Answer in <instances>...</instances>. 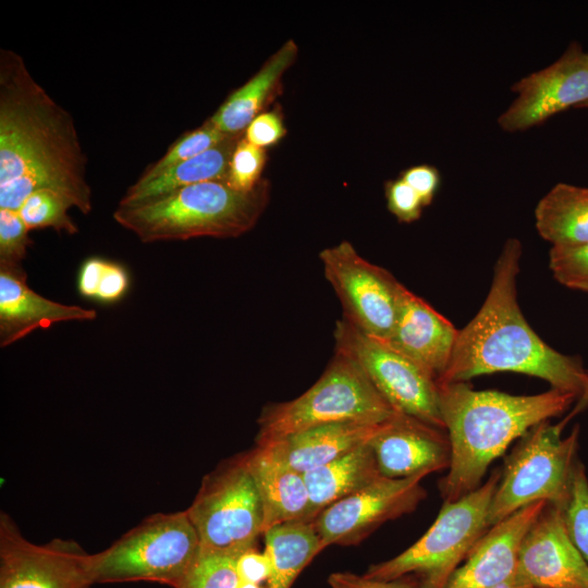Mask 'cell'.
Returning a JSON list of instances; mask_svg holds the SVG:
<instances>
[{"label":"cell","instance_id":"1","mask_svg":"<svg viewBox=\"0 0 588 588\" xmlns=\"http://www.w3.org/2000/svg\"><path fill=\"white\" fill-rule=\"evenodd\" d=\"M87 157L73 117L34 78L21 54L0 49V209L19 211L50 189L93 210Z\"/></svg>","mask_w":588,"mask_h":588},{"label":"cell","instance_id":"2","mask_svg":"<svg viewBox=\"0 0 588 588\" xmlns=\"http://www.w3.org/2000/svg\"><path fill=\"white\" fill-rule=\"evenodd\" d=\"M520 256V242L507 240L488 295L476 316L458 330L450 364L437 382H467L477 376L510 371L540 378L552 389L579 397L588 384V371L577 357L542 341L518 306Z\"/></svg>","mask_w":588,"mask_h":588},{"label":"cell","instance_id":"3","mask_svg":"<svg viewBox=\"0 0 588 588\" xmlns=\"http://www.w3.org/2000/svg\"><path fill=\"white\" fill-rule=\"evenodd\" d=\"M438 383L451 461L439 489L452 502L480 486L490 464L531 428L564 413L578 399L552 389L534 395L474 390L467 382Z\"/></svg>","mask_w":588,"mask_h":588},{"label":"cell","instance_id":"4","mask_svg":"<svg viewBox=\"0 0 588 588\" xmlns=\"http://www.w3.org/2000/svg\"><path fill=\"white\" fill-rule=\"evenodd\" d=\"M269 191L264 179L249 192L225 181L203 182L136 206L118 205L113 219L143 243L237 237L256 225Z\"/></svg>","mask_w":588,"mask_h":588},{"label":"cell","instance_id":"5","mask_svg":"<svg viewBox=\"0 0 588 588\" xmlns=\"http://www.w3.org/2000/svg\"><path fill=\"white\" fill-rule=\"evenodd\" d=\"M501 477L488 480L466 495L443 505L428 530L399 555L371 565L365 576L396 579L411 576L418 588H445L478 540L490 528L489 507Z\"/></svg>","mask_w":588,"mask_h":588},{"label":"cell","instance_id":"6","mask_svg":"<svg viewBox=\"0 0 588 588\" xmlns=\"http://www.w3.org/2000/svg\"><path fill=\"white\" fill-rule=\"evenodd\" d=\"M395 413L362 369L335 352L321 377L306 392L262 409L256 445L327 424H381Z\"/></svg>","mask_w":588,"mask_h":588},{"label":"cell","instance_id":"7","mask_svg":"<svg viewBox=\"0 0 588 588\" xmlns=\"http://www.w3.org/2000/svg\"><path fill=\"white\" fill-rule=\"evenodd\" d=\"M197 530L186 511L156 513L91 554L94 584L155 581L177 588L200 554Z\"/></svg>","mask_w":588,"mask_h":588},{"label":"cell","instance_id":"8","mask_svg":"<svg viewBox=\"0 0 588 588\" xmlns=\"http://www.w3.org/2000/svg\"><path fill=\"white\" fill-rule=\"evenodd\" d=\"M564 418L531 428L505 458L489 513V527L539 501L561 506L565 501L577 461L578 426L562 438Z\"/></svg>","mask_w":588,"mask_h":588},{"label":"cell","instance_id":"9","mask_svg":"<svg viewBox=\"0 0 588 588\" xmlns=\"http://www.w3.org/2000/svg\"><path fill=\"white\" fill-rule=\"evenodd\" d=\"M186 513L201 551L238 556L262 534V505L255 480L240 454L206 475Z\"/></svg>","mask_w":588,"mask_h":588},{"label":"cell","instance_id":"10","mask_svg":"<svg viewBox=\"0 0 588 588\" xmlns=\"http://www.w3.org/2000/svg\"><path fill=\"white\" fill-rule=\"evenodd\" d=\"M335 352L355 363L377 391L401 414L444 430L437 379L384 341L336 321Z\"/></svg>","mask_w":588,"mask_h":588},{"label":"cell","instance_id":"11","mask_svg":"<svg viewBox=\"0 0 588 588\" xmlns=\"http://www.w3.org/2000/svg\"><path fill=\"white\" fill-rule=\"evenodd\" d=\"M319 258L344 319L363 333L385 341L406 287L389 271L364 259L348 241L324 248Z\"/></svg>","mask_w":588,"mask_h":588},{"label":"cell","instance_id":"12","mask_svg":"<svg viewBox=\"0 0 588 588\" xmlns=\"http://www.w3.org/2000/svg\"><path fill=\"white\" fill-rule=\"evenodd\" d=\"M91 554L74 540L37 544L0 514V588H90Z\"/></svg>","mask_w":588,"mask_h":588},{"label":"cell","instance_id":"13","mask_svg":"<svg viewBox=\"0 0 588 588\" xmlns=\"http://www.w3.org/2000/svg\"><path fill=\"white\" fill-rule=\"evenodd\" d=\"M429 474L382 476L327 507L314 520L323 547L357 544L383 523L413 512L426 497L421 480Z\"/></svg>","mask_w":588,"mask_h":588},{"label":"cell","instance_id":"14","mask_svg":"<svg viewBox=\"0 0 588 588\" xmlns=\"http://www.w3.org/2000/svg\"><path fill=\"white\" fill-rule=\"evenodd\" d=\"M517 97L499 118L507 132L538 125L571 107L588 101V52L572 42L549 66L528 74L512 86Z\"/></svg>","mask_w":588,"mask_h":588},{"label":"cell","instance_id":"15","mask_svg":"<svg viewBox=\"0 0 588 588\" xmlns=\"http://www.w3.org/2000/svg\"><path fill=\"white\" fill-rule=\"evenodd\" d=\"M516 573L534 588H588V564L572 542L560 507L548 504L531 525Z\"/></svg>","mask_w":588,"mask_h":588},{"label":"cell","instance_id":"16","mask_svg":"<svg viewBox=\"0 0 588 588\" xmlns=\"http://www.w3.org/2000/svg\"><path fill=\"white\" fill-rule=\"evenodd\" d=\"M382 476L404 478L421 471L446 469L451 445L443 429L395 413L368 441Z\"/></svg>","mask_w":588,"mask_h":588},{"label":"cell","instance_id":"17","mask_svg":"<svg viewBox=\"0 0 588 588\" xmlns=\"http://www.w3.org/2000/svg\"><path fill=\"white\" fill-rule=\"evenodd\" d=\"M547 505L531 503L491 526L445 588H490L512 577L523 539Z\"/></svg>","mask_w":588,"mask_h":588},{"label":"cell","instance_id":"18","mask_svg":"<svg viewBox=\"0 0 588 588\" xmlns=\"http://www.w3.org/2000/svg\"><path fill=\"white\" fill-rule=\"evenodd\" d=\"M457 335L450 320L405 289L394 329L384 342L438 380L450 364Z\"/></svg>","mask_w":588,"mask_h":588},{"label":"cell","instance_id":"19","mask_svg":"<svg viewBox=\"0 0 588 588\" xmlns=\"http://www.w3.org/2000/svg\"><path fill=\"white\" fill-rule=\"evenodd\" d=\"M95 309L65 305L32 290L23 268H0V345L25 338L37 329H49L63 321H90Z\"/></svg>","mask_w":588,"mask_h":588},{"label":"cell","instance_id":"20","mask_svg":"<svg viewBox=\"0 0 588 588\" xmlns=\"http://www.w3.org/2000/svg\"><path fill=\"white\" fill-rule=\"evenodd\" d=\"M381 424L357 421L327 424L256 446L265 449L287 467L305 474L367 443Z\"/></svg>","mask_w":588,"mask_h":588},{"label":"cell","instance_id":"21","mask_svg":"<svg viewBox=\"0 0 588 588\" xmlns=\"http://www.w3.org/2000/svg\"><path fill=\"white\" fill-rule=\"evenodd\" d=\"M244 455L262 505V534L279 524L310 520L309 495L303 474L280 463L259 446Z\"/></svg>","mask_w":588,"mask_h":588},{"label":"cell","instance_id":"22","mask_svg":"<svg viewBox=\"0 0 588 588\" xmlns=\"http://www.w3.org/2000/svg\"><path fill=\"white\" fill-rule=\"evenodd\" d=\"M297 56L294 40H287L244 85L229 95L206 121L226 135L244 134L248 124L275 95L284 72Z\"/></svg>","mask_w":588,"mask_h":588},{"label":"cell","instance_id":"23","mask_svg":"<svg viewBox=\"0 0 588 588\" xmlns=\"http://www.w3.org/2000/svg\"><path fill=\"white\" fill-rule=\"evenodd\" d=\"M303 475L309 495L310 520H315L322 511L335 502L382 477L368 442Z\"/></svg>","mask_w":588,"mask_h":588},{"label":"cell","instance_id":"24","mask_svg":"<svg viewBox=\"0 0 588 588\" xmlns=\"http://www.w3.org/2000/svg\"><path fill=\"white\" fill-rule=\"evenodd\" d=\"M242 135H229L217 146L169 168L149 181H136L118 205L136 206L188 185L225 181L232 152Z\"/></svg>","mask_w":588,"mask_h":588},{"label":"cell","instance_id":"25","mask_svg":"<svg viewBox=\"0 0 588 588\" xmlns=\"http://www.w3.org/2000/svg\"><path fill=\"white\" fill-rule=\"evenodd\" d=\"M536 228L552 246L588 242V188L566 183L554 185L538 203Z\"/></svg>","mask_w":588,"mask_h":588},{"label":"cell","instance_id":"26","mask_svg":"<svg viewBox=\"0 0 588 588\" xmlns=\"http://www.w3.org/2000/svg\"><path fill=\"white\" fill-rule=\"evenodd\" d=\"M271 563L267 588H291L301 572L324 549L314 520L275 525L264 532Z\"/></svg>","mask_w":588,"mask_h":588},{"label":"cell","instance_id":"27","mask_svg":"<svg viewBox=\"0 0 588 588\" xmlns=\"http://www.w3.org/2000/svg\"><path fill=\"white\" fill-rule=\"evenodd\" d=\"M70 201L57 192L38 189L21 206L19 213L29 231L51 228L69 235L76 234L78 226L69 216Z\"/></svg>","mask_w":588,"mask_h":588},{"label":"cell","instance_id":"28","mask_svg":"<svg viewBox=\"0 0 588 588\" xmlns=\"http://www.w3.org/2000/svg\"><path fill=\"white\" fill-rule=\"evenodd\" d=\"M229 135L223 134L218 128L205 122L198 128L181 135L172 143L163 156L150 163L138 177V182H146L159 175L169 168L191 159L204 151L217 146Z\"/></svg>","mask_w":588,"mask_h":588},{"label":"cell","instance_id":"29","mask_svg":"<svg viewBox=\"0 0 588 588\" xmlns=\"http://www.w3.org/2000/svg\"><path fill=\"white\" fill-rule=\"evenodd\" d=\"M558 507L572 542L588 564V479L580 462L575 465L568 494Z\"/></svg>","mask_w":588,"mask_h":588},{"label":"cell","instance_id":"30","mask_svg":"<svg viewBox=\"0 0 588 588\" xmlns=\"http://www.w3.org/2000/svg\"><path fill=\"white\" fill-rule=\"evenodd\" d=\"M235 555L200 550L177 588H237Z\"/></svg>","mask_w":588,"mask_h":588},{"label":"cell","instance_id":"31","mask_svg":"<svg viewBox=\"0 0 588 588\" xmlns=\"http://www.w3.org/2000/svg\"><path fill=\"white\" fill-rule=\"evenodd\" d=\"M549 267L561 284L588 293V242L574 246H552Z\"/></svg>","mask_w":588,"mask_h":588},{"label":"cell","instance_id":"32","mask_svg":"<svg viewBox=\"0 0 588 588\" xmlns=\"http://www.w3.org/2000/svg\"><path fill=\"white\" fill-rule=\"evenodd\" d=\"M266 163V150L240 138L232 152L225 182L241 192L253 191L259 182Z\"/></svg>","mask_w":588,"mask_h":588},{"label":"cell","instance_id":"33","mask_svg":"<svg viewBox=\"0 0 588 588\" xmlns=\"http://www.w3.org/2000/svg\"><path fill=\"white\" fill-rule=\"evenodd\" d=\"M30 244L29 230L19 211L0 209V268H23Z\"/></svg>","mask_w":588,"mask_h":588},{"label":"cell","instance_id":"34","mask_svg":"<svg viewBox=\"0 0 588 588\" xmlns=\"http://www.w3.org/2000/svg\"><path fill=\"white\" fill-rule=\"evenodd\" d=\"M389 211L400 222L411 223L419 219L424 205L417 193L401 177L385 183Z\"/></svg>","mask_w":588,"mask_h":588},{"label":"cell","instance_id":"35","mask_svg":"<svg viewBox=\"0 0 588 588\" xmlns=\"http://www.w3.org/2000/svg\"><path fill=\"white\" fill-rule=\"evenodd\" d=\"M286 134L282 115L275 111L259 113L245 128L244 138L260 148L275 145Z\"/></svg>","mask_w":588,"mask_h":588},{"label":"cell","instance_id":"36","mask_svg":"<svg viewBox=\"0 0 588 588\" xmlns=\"http://www.w3.org/2000/svg\"><path fill=\"white\" fill-rule=\"evenodd\" d=\"M130 287L127 269L115 261L107 260L95 301L113 304L121 301Z\"/></svg>","mask_w":588,"mask_h":588},{"label":"cell","instance_id":"37","mask_svg":"<svg viewBox=\"0 0 588 588\" xmlns=\"http://www.w3.org/2000/svg\"><path fill=\"white\" fill-rule=\"evenodd\" d=\"M328 584L330 588H418L416 581L411 576L385 580L369 578L365 575H357L350 572L330 574Z\"/></svg>","mask_w":588,"mask_h":588},{"label":"cell","instance_id":"38","mask_svg":"<svg viewBox=\"0 0 588 588\" xmlns=\"http://www.w3.org/2000/svg\"><path fill=\"white\" fill-rule=\"evenodd\" d=\"M400 177L417 193L424 207L432 203L440 185L437 168L429 164L414 166L404 170Z\"/></svg>","mask_w":588,"mask_h":588},{"label":"cell","instance_id":"39","mask_svg":"<svg viewBox=\"0 0 588 588\" xmlns=\"http://www.w3.org/2000/svg\"><path fill=\"white\" fill-rule=\"evenodd\" d=\"M236 572L241 581L258 584L268 583L271 576V563L265 552L255 547L249 548L236 558Z\"/></svg>","mask_w":588,"mask_h":588},{"label":"cell","instance_id":"40","mask_svg":"<svg viewBox=\"0 0 588 588\" xmlns=\"http://www.w3.org/2000/svg\"><path fill=\"white\" fill-rule=\"evenodd\" d=\"M107 260L102 257L93 256L82 262L76 280L77 291L81 296L91 299L96 298Z\"/></svg>","mask_w":588,"mask_h":588},{"label":"cell","instance_id":"41","mask_svg":"<svg viewBox=\"0 0 588 588\" xmlns=\"http://www.w3.org/2000/svg\"><path fill=\"white\" fill-rule=\"evenodd\" d=\"M490 588H534L522 576L515 573L512 577Z\"/></svg>","mask_w":588,"mask_h":588},{"label":"cell","instance_id":"42","mask_svg":"<svg viewBox=\"0 0 588 588\" xmlns=\"http://www.w3.org/2000/svg\"><path fill=\"white\" fill-rule=\"evenodd\" d=\"M587 407H588V384L586 389L584 390V392L580 394V396L577 399V403L575 404L574 409L567 417L571 419L574 415L583 412Z\"/></svg>","mask_w":588,"mask_h":588},{"label":"cell","instance_id":"43","mask_svg":"<svg viewBox=\"0 0 588 588\" xmlns=\"http://www.w3.org/2000/svg\"><path fill=\"white\" fill-rule=\"evenodd\" d=\"M237 588H264V587H261V585H258V584L245 583V581L240 580Z\"/></svg>","mask_w":588,"mask_h":588},{"label":"cell","instance_id":"44","mask_svg":"<svg viewBox=\"0 0 588 588\" xmlns=\"http://www.w3.org/2000/svg\"><path fill=\"white\" fill-rule=\"evenodd\" d=\"M579 108H588V101L583 103Z\"/></svg>","mask_w":588,"mask_h":588}]
</instances>
